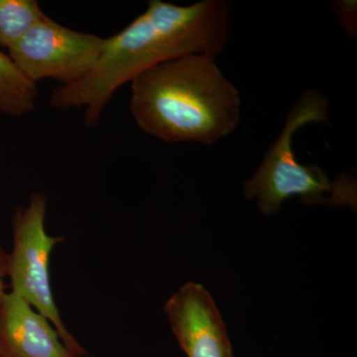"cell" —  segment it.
I'll return each instance as SVG.
<instances>
[{
	"mask_svg": "<svg viewBox=\"0 0 357 357\" xmlns=\"http://www.w3.org/2000/svg\"><path fill=\"white\" fill-rule=\"evenodd\" d=\"M230 35V6L202 0L176 6L150 0L147 8L121 32L105 38L95 66L76 83L59 86L49 102L56 109H84V126L96 128L122 86L167 61L204 54L217 58Z\"/></svg>",
	"mask_w": 357,
	"mask_h": 357,
	"instance_id": "obj_1",
	"label": "cell"
},
{
	"mask_svg": "<svg viewBox=\"0 0 357 357\" xmlns=\"http://www.w3.org/2000/svg\"><path fill=\"white\" fill-rule=\"evenodd\" d=\"M130 84L134 121L143 132L165 142L213 145L241 122V96L213 56L167 61Z\"/></svg>",
	"mask_w": 357,
	"mask_h": 357,
	"instance_id": "obj_2",
	"label": "cell"
},
{
	"mask_svg": "<svg viewBox=\"0 0 357 357\" xmlns=\"http://www.w3.org/2000/svg\"><path fill=\"white\" fill-rule=\"evenodd\" d=\"M330 100L318 89H306L294 103L277 139L261 165L243 185L244 197L256 201L260 213L272 215L287 199L299 197L307 206H349L356 211V181L340 174L331 180L316 164L302 165L293 149L294 135L311 123L331 124Z\"/></svg>",
	"mask_w": 357,
	"mask_h": 357,
	"instance_id": "obj_3",
	"label": "cell"
},
{
	"mask_svg": "<svg viewBox=\"0 0 357 357\" xmlns=\"http://www.w3.org/2000/svg\"><path fill=\"white\" fill-rule=\"evenodd\" d=\"M47 198L35 192L26 206L16 208L13 217V250L8 257L7 276L11 292L20 296L37 312L50 321L63 344L74 356H86V351L70 335L61 318L52 292L50 256L64 237H52L45 229Z\"/></svg>",
	"mask_w": 357,
	"mask_h": 357,
	"instance_id": "obj_4",
	"label": "cell"
},
{
	"mask_svg": "<svg viewBox=\"0 0 357 357\" xmlns=\"http://www.w3.org/2000/svg\"><path fill=\"white\" fill-rule=\"evenodd\" d=\"M105 38L70 29L48 16L8 49L9 57L30 81L52 79L76 83L95 66Z\"/></svg>",
	"mask_w": 357,
	"mask_h": 357,
	"instance_id": "obj_5",
	"label": "cell"
},
{
	"mask_svg": "<svg viewBox=\"0 0 357 357\" xmlns=\"http://www.w3.org/2000/svg\"><path fill=\"white\" fill-rule=\"evenodd\" d=\"M164 311L188 357H236L217 304L201 284L185 283Z\"/></svg>",
	"mask_w": 357,
	"mask_h": 357,
	"instance_id": "obj_6",
	"label": "cell"
},
{
	"mask_svg": "<svg viewBox=\"0 0 357 357\" xmlns=\"http://www.w3.org/2000/svg\"><path fill=\"white\" fill-rule=\"evenodd\" d=\"M0 357H77L50 321L20 296L6 293L0 303Z\"/></svg>",
	"mask_w": 357,
	"mask_h": 357,
	"instance_id": "obj_7",
	"label": "cell"
},
{
	"mask_svg": "<svg viewBox=\"0 0 357 357\" xmlns=\"http://www.w3.org/2000/svg\"><path fill=\"white\" fill-rule=\"evenodd\" d=\"M37 84L23 74L9 55L0 51V114L20 117L36 109Z\"/></svg>",
	"mask_w": 357,
	"mask_h": 357,
	"instance_id": "obj_8",
	"label": "cell"
},
{
	"mask_svg": "<svg viewBox=\"0 0 357 357\" xmlns=\"http://www.w3.org/2000/svg\"><path fill=\"white\" fill-rule=\"evenodd\" d=\"M45 16L36 0H0V46L10 49Z\"/></svg>",
	"mask_w": 357,
	"mask_h": 357,
	"instance_id": "obj_9",
	"label": "cell"
},
{
	"mask_svg": "<svg viewBox=\"0 0 357 357\" xmlns=\"http://www.w3.org/2000/svg\"><path fill=\"white\" fill-rule=\"evenodd\" d=\"M333 10L338 22L347 34L356 38L357 34V2L356 0H337L333 3Z\"/></svg>",
	"mask_w": 357,
	"mask_h": 357,
	"instance_id": "obj_10",
	"label": "cell"
},
{
	"mask_svg": "<svg viewBox=\"0 0 357 357\" xmlns=\"http://www.w3.org/2000/svg\"><path fill=\"white\" fill-rule=\"evenodd\" d=\"M9 255L4 250L3 248L0 245V303L4 294V279L7 276V267H8Z\"/></svg>",
	"mask_w": 357,
	"mask_h": 357,
	"instance_id": "obj_11",
	"label": "cell"
}]
</instances>
